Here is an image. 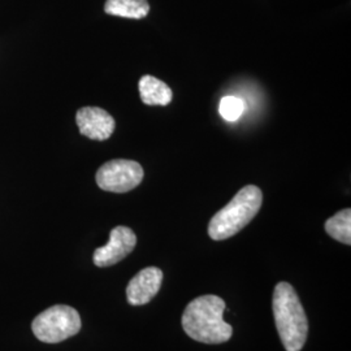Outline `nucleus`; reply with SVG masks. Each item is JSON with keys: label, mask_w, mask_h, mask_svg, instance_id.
<instances>
[{"label": "nucleus", "mask_w": 351, "mask_h": 351, "mask_svg": "<svg viewBox=\"0 0 351 351\" xmlns=\"http://www.w3.org/2000/svg\"><path fill=\"white\" fill-rule=\"evenodd\" d=\"M81 317L73 307L56 304L45 310L33 320L34 336L45 343H59L81 330Z\"/></svg>", "instance_id": "obj_4"}, {"label": "nucleus", "mask_w": 351, "mask_h": 351, "mask_svg": "<svg viewBox=\"0 0 351 351\" xmlns=\"http://www.w3.org/2000/svg\"><path fill=\"white\" fill-rule=\"evenodd\" d=\"M263 193L255 185L241 189L236 197L216 213L208 226V236L215 241L230 239L241 232L259 213Z\"/></svg>", "instance_id": "obj_3"}, {"label": "nucleus", "mask_w": 351, "mask_h": 351, "mask_svg": "<svg viewBox=\"0 0 351 351\" xmlns=\"http://www.w3.org/2000/svg\"><path fill=\"white\" fill-rule=\"evenodd\" d=\"M138 88L141 99L147 106H168L173 98L171 88L154 75H143Z\"/></svg>", "instance_id": "obj_9"}, {"label": "nucleus", "mask_w": 351, "mask_h": 351, "mask_svg": "<svg viewBox=\"0 0 351 351\" xmlns=\"http://www.w3.org/2000/svg\"><path fill=\"white\" fill-rule=\"evenodd\" d=\"M163 272L156 267L139 271L126 287V298L132 306H143L158 294L162 287Z\"/></svg>", "instance_id": "obj_8"}, {"label": "nucleus", "mask_w": 351, "mask_h": 351, "mask_svg": "<svg viewBox=\"0 0 351 351\" xmlns=\"http://www.w3.org/2000/svg\"><path fill=\"white\" fill-rule=\"evenodd\" d=\"M143 176V168L137 162L114 159L101 165L95 180L101 190L121 194L137 188L142 182Z\"/></svg>", "instance_id": "obj_5"}, {"label": "nucleus", "mask_w": 351, "mask_h": 351, "mask_svg": "<svg viewBox=\"0 0 351 351\" xmlns=\"http://www.w3.org/2000/svg\"><path fill=\"white\" fill-rule=\"evenodd\" d=\"M136 245L137 237L130 228L116 226L110 233L108 243L94 252V264L99 268H104L119 263L134 250Z\"/></svg>", "instance_id": "obj_6"}, {"label": "nucleus", "mask_w": 351, "mask_h": 351, "mask_svg": "<svg viewBox=\"0 0 351 351\" xmlns=\"http://www.w3.org/2000/svg\"><path fill=\"white\" fill-rule=\"evenodd\" d=\"M245 112V103L237 97H224L219 104V113L226 121H237Z\"/></svg>", "instance_id": "obj_12"}, {"label": "nucleus", "mask_w": 351, "mask_h": 351, "mask_svg": "<svg viewBox=\"0 0 351 351\" xmlns=\"http://www.w3.org/2000/svg\"><path fill=\"white\" fill-rule=\"evenodd\" d=\"M272 308L277 332L287 351H301L308 333V322L298 294L288 282H278Z\"/></svg>", "instance_id": "obj_2"}, {"label": "nucleus", "mask_w": 351, "mask_h": 351, "mask_svg": "<svg viewBox=\"0 0 351 351\" xmlns=\"http://www.w3.org/2000/svg\"><path fill=\"white\" fill-rule=\"evenodd\" d=\"M104 12L124 19H145L150 12L147 0H107Z\"/></svg>", "instance_id": "obj_10"}, {"label": "nucleus", "mask_w": 351, "mask_h": 351, "mask_svg": "<svg viewBox=\"0 0 351 351\" xmlns=\"http://www.w3.org/2000/svg\"><path fill=\"white\" fill-rule=\"evenodd\" d=\"M326 232L336 241L345 245L351 243V210L346 208L326 221Z\"/></svg>", "instance_id": "obj_11"}, {"label": "nucleus", "mask_w": 351, "mask_h": 351, "mask_svg": "<svg viewBox=\"0 0 351 351\" xmlns=\"http://www.w3.org/2000/svg\"><path fill=\"white\" fill-rule=\"evenodd\" d=\"M80 133L94 141H106L112 136L116 128L114 119L99 107H84L75 114Z\"/></svg>", "instance_id": "obj_7"}, {"label": "nucleus", "mask_w": 351, "mask_h": 351, "mask_svg": "<svg viewBox=\"0 0 351 351\" xmlns=\"http://www.w3.org/2000/svg\"><path fill=\"white\" fill-rule=\"evenodd\" d=\"M226 302L217 295H202L190 302L182 315V328L190 339L202 343H224L233 328L224 322Z\"/></svg>", "instance_id": "obj_1"}]
</instances>
